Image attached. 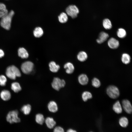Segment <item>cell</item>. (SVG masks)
<instances>
[{"label": "cell", "instance_id": "cell-13", "mask_svg": "<svg viewBox=\"0 0 132 132\" xmlns=\"http://www.w3.org/2000/svg\"><path fill=\"white\" fill-rule=\"evenodd\" d=\"M49 66L50 71L54 73L57 72L60 68L59 65L54 61H51L49 63Z\"/></svg>", "mask_w": 132, "mask_h": 132}, {"label": "cell", "instance_id": "cell-5", "mask_svg": "<svg viewBox=\"0 0 132 132\" xmlns=\"http://www.w3.org/2000/svg\"><path fill=\"white\" fill-rule=\"evenodd\" d=\"M66 11L67 15L73 19L77 17L79 12V9L76 5H74L68 6L66 8Z\"/></svg>", "mask_w": 132, "mask_h": 132}, {"label": "cell", "instance_id": "cell-23", "mask_svg": "<svg viewBox=\"0 0 132 132\" xmlns=\"http://www.w3.org/2000/svg\"><path fill=\"white\" fill-rule=\"evenodd\" d=\"M35 120L38 124L42 125L45 121V119L44 115L41 113H38L35 116Z\"/></svg>", "mask_w": 132, "mask_h": 132}, {"label": "cell", "instance_id": "cell-22", "mask_svg": "<svg viewBox=\"0 0 132 132\" xmlns=\"http://www.w3.org/2000/svg\"><path fill=\"white\" fill-rule=\"evenodd\" d=\"M119 123L121 127L126 128L128 125L129 121L127 118L125 117H122L120 119Z\"/></svg>", "mask_w": 132, "mask_h": 132}, {"label": "cell", "instance_id": "cell-37", "mask_svg": "<svg viewBox=\"0 0 132 132\" xmlns=\"http://www.w3.org/2000/svg\"></svg>", "mask_w": 132, "mask_h": 132}, {"label": "cell", "instance_id": "cell-20", "mask_svg": "<svg viewBox=\"0 0 132 132\" xmlns=\"http://www.w3.org/2000/svg\"><path fill=\"white\" fill-rule=\"evenodd\" d=\"M113 109L115 112L117 114H120L122 112V107L119 101H116L114 103L113 105Z\"/></svg>", "mask_w": 132, "mask_h": 132}, {"label": "cell", "instance_id": "cell-9", "mask_svg": "<svg viewBox=\"0 0 132 132\" xmlns=\"http://www.w3.org/2000/svg\"><path fill=\"white\" fill-rule=\"evenodd\" d=\"M108 44L110 48L114 49L118 47L119 45V43L118 40L112 37L108 41Z\"/></svg>", "mask_w": 132, "mask_h": 132}, {"label": "cell", "instance_id": "cell-1", "mask_svg": "<svg viewBox=\"0 0 132 132\" xmlns=\"http://www.w3.org/2000/svg\"><path fill=\"white\" fill-rule=\"evenodd\" d=\"M14 14V11L11 10L7 15L1 18L0 23L2 27L7 30L10 29L12 18Z\"/></svg>", "mask_w": 132, "mask_h": 132}, {"label": "cell", "instance_id": "cell-27", "mask_svg": "<svg viewBox=\"0 0 132 132\" xmlns=\"http://www.w3.org/2000/svg\"><path fill=\"white\" fill-rule=\"evenodd\" d=\"M31 107L30 105L27 104L23 106L21 109V111L25 115L29 114L31 110Z\"/></svg>", "mask_w": 132, "mask_h": 132}, {"label": "cell", "instance_id": "cell-10", "mask_svg": "<svg viewBox=\"0 0 132 132\" xmlns=\"http://www.w3.org/2000/svg\"><path fill=\"white\" fill-rule=\"evenodd\" d=\"M47 108L48 110L52 113H55L58 110V107L55 101L51 100L48 104Z\"/></svg>", "mask_w": 132, "mask_h": 132}, {"label": "cell", "instance_id": "cell-7", "mask_svg": "<svg viewBox=\"0 0 132 132\" xmlns=\"http://www.w3.org/2000/svg\"><path fill=\"white\" fill-rule=\"evenodd\" d=\"M34 67L33 63L30 61H27L23 63L21 66L22 71L25 74L30 73L33 71Z\"/></svg>", "mask_w": 132, "mask_h": 132}, {"label": "cell", "instance_id": "cell-36", "mask_svg": "<svg viewBox=\"0 0 132 132\" xmlns=\"http://www.w3.org/2000/svg\"><path fill=\"white\" fill-rule=\"evenodd\" d=\"M66 132H77L76 131L72 129H69Z\"/></svg>", "mask_w": 132, "mask_h": 132}, {"label": "cell", "instance_id": "cell-17", "mask_svg": "<svg viewBox=\"0 0 132 132\" xmlns=\"http://www.w3.org/2000/svg\"><path fill=\"white\" fill-rule=\"evenodd\" d=\"M18 54L19 56L22 58H26L29 56L28 53L27 51L24 48H20L18 50Z\"/></svg>", "mask_w": 132, "mask_h": 132}, {"label": "cell", "instance_id": "cell-16", "mask_svg": "<svg viewBox=\"0 0 132 132\" xmlns=\"http://www.w3.org/2000/svg\"><path fill=\"white\" fill-rule=\"evenodd\" d=\"M0 96L1 99L4 101H7L11 98V94L8 90H4L2 91L0 93Z\"/></svg>", "mask_w": 132, "mask_h": 132}, {"label": "cell", "instance_id": "cell-14", "mask_svg": "<svg viewBox=\"0 0 132 132\" xmlns=\"http://www.w3.org/2000/svg\"><path fill=\"white\" fill-rule=\"evenodd\" d=\"M45 122L47 127L50 129L53 128L56 124V122L54 119L50 117L46 118Z\"/></svg>", "mask_w": 132, "mask_h": 132}, {"label": "cell", "instance_id": "cell-31", "mask_svg": "<svg viewBox=\"0 0 132 132\" xmlns=\"http://www.w3.org/2000/svg\"><path fill=\"white\" fill-rule=\"evenodd\" d=\"M7 79L6 77L3 75L0 76V85L2 86H5L6 84Z\"/></svg>", "mask_w": 132, "mask_h": 132}, {"label": "cell", "instance_id": "cell-11", "mask_svg": "<svg viewBox=\"0 0 132 132\" xmlns=\"http://www.w3.org/2000/svg\"><path fill=\"white\" fill-rule=\"evenodd\" d=\"M109 37L107 33L104 32H101L99 34L98 38L97 39V42L101 44L106 41Z\"/></svg>", "mask_w": 132, "mask_h": 132}, {"label": "cell", "instance_id": "cell-29", "mask_svg": "<svg viewBox=\"0 0 132 132\" xmlns=\"http://www.w3.org/2000/svg\"><path fill=\"white\" fill-rule=\"evenodd\" d=\"M117 34L119 37L122 38H124L126 36V32L124 29L121 28L118 29Z\"/></svg>", "mask_w": 132, "mask_h": 132}, {"label": "cell", "instance_id": "cell-2", "mask_svg": "<svg viewBox=\"0 0 132 132\" xmlns=\"http://www.w3.org/2000/svg\"><path fill=\"white\" fill-rule=\"evenodd\" d=\"M6 74L9 78L12 80H15L16 77H19L21 75L19 69L13 65L9 66L7 68Z\"/></svg>", "mask_w": 132, "mask_h": 132}, {"label": "cell", "instance_id": "cell-35", "mask_svg": "<svg viewBox=\"0 0 132 132\" xmlns=\"http://www.w3.org/2000/svg\"><path fill=\"white\" fill-rule=\"evenodd\" d=\"M4 54L3 51L1 49H0V58L3 57Z\"/></svg>", "mask_w": 132, "mask_h": 132}, {"label": "cell", "instance_id": "cell-32", "mask_svg": "<svg viewBox=\"0 0 132 132\" xmlns=\"http://www.w3.org/2000/svg\"><path fill=\"white\" fill-rule=\"evenodd\" d=\"M7 9L4 10H0V18H2L7 15L8 13Z\"/></svg>", "mask_w": 132, "mask_h": 132}, {"label": "cell", "instance_id": "cell-4", "mask_svg": "<svg viewBox=\"0 0 132 132\" xmlns=\"http://www.w3.org/2000/svg\"><path fill=\"white\" fill-rule=\"evenodd\" d=\"M18 111L16 110L9 112L6 117L7 121L11 124L20 122L21 120L18 117Z\"/></svg>", "mask_w": 132, "mask_h": 132}, {"label": "cell", "instance_id": "cell-33", "mask_svg": "<svg viewBox=\"0 0 132 132\" xmlns=\"http://www.w3.org/2000/svg\"><path fill=\"white\" fill-rule=\"evenodd\" d=\"M54 132H65L63 129L60 126L56 127L54 128Z\"/></svg>", "mask_w": 132, "mask_h": 132}, {"label": "cell", "instance_id": "cell-34", "mask_svg": "<svg viewBox=\"0 0 132 132\" xmlns=\"http://www.w3.org/2000/svg\"><path fill=\"white\" fill-rule=\"evenodd\" d=\"M6 9L5 5L3 3H0V10H4Z\"/></svg>", "mask_w": 132, "mask_h": 132}, {"label": "cell", "instance_id": "cell-30", "mask_svg": "<svg viewBox=\"0 0 132 132\" xmlns=\"http://www.w3.org/2000/svg\"><path fill=\"white\" fill-rule=\"evenodd\" d=\"M92 86L96 88L99 87L100 85V82L98 78H94L92 80Z\"/></svg>", "mask_w": 132, "mask_h": 132}, {"label": "cell", "instance_id": "cell-8", "mask_svg": "<svg viewBox=\"0 0 132 132\" xmlns=\"http://www.w3.org/2000/svg\"><path fill=\"white\" fill-rule=\"evenodd\" d=\"M123 108L125 111L128 114H131L132 111V107L130 101L127 99L123 100L122 102Z\"/></svg>", "mask_w": 132, "mask_h": 132}, {"label": "cell", "instance_id": "cell-21", "mask_svg": "<svg viewBox=\"0 0 132 132\" xmlns=\"http://www.w3.org/2000/svg\"><path fill=\"white\" fill-rule=\"evenodd\" d=\"M88 55L87 53L84 51L79 52L77 55V59L79 61L83 62L86 61L88 58Z\"/></svg>", "mask_w": 132, "mask_h": 132}, {"label": "cell", "instance_id": "cell-18", "mask_svg": "<svg viewBox=\"0 0 132 132\" xmlns=\"http://www.w3.org/2000/svg\"><path fill=\"white\" fill-rule=\"evenodd\" d=\"M44 33L42 28L40 27H36L33 31V34L35 37L40 38L42 36Z\"/></svg>", "mask_w": 132, "mask_h": 132}, {"label": "cell", "instance_id": "cell-24", "mask_svg": "<svg viewBox=\"0 0 132 132\" xmlns=\"http://www.w3.org/2000/svg\"><path fill=\"white\" fill-rule=\"evenodd\" d=\"M11 88L14 92L17 93L21 90V87L20 84L17 82L12 83L11 85Z\"/></svg>", "mask_w": 132, "mask_h": 132}, {"label": "cell", "instance_id": "cell-25", "mask_svg": "<svg viewBox=\"0 0 132 132\" xmlns=\"http://www.w3.org/2000/svg\"><path fill=\"white\" fill-rule=\"evenodd\" d=\"M102 24L104 28L106 29H110L112 27L111 22L108 19H104L103 21Z\"/></svg>", "mask_w": 132, "mask_h": 132}, {"label": "cell", "instance_id": "cell-15", "mask_svg": "<svg viewBox=\"0 0 132 132\" xmlns=\"http://www.w3.org/2000/svg\"><path fill=\"white\" fill-rule=\"evenodd\" d=\"M78 79L79 83L83 85H86L88 82V78L85 74H80L78 77Z\"/></svg>", "mask_w": 132, "mask_h": 132}, {"label": "cell", "instance_id": "cell-6", "mask_svg": "<svg viewBox=\"0 0 132 132\" xmlns=\"http://www.w3.org/2000/svg\"><path fill=\"white\" fill-rule=\"evenodd\" d=\"M107 93L110 98L113 99L117 98L120 95L119 91L118 88L113 85L110 86L108 87Z\"/></svg>", "mask_w": 132, "mask_h": 132}, {"label": "cell", "instance_id": "cell-26", "mask_svg": "<svg viewBox=\"0 0 132 132\" xmlns=\"http://www.w3.org/2000/svg\"><path fill=\"white\" fill-rule=\"evenodd\" d=\"M121 60L124 64H127L129 63L131 61V57L128 54L124 53L123 54L121 57Z\"/></svg>", "mask_w": 132, "mask_h": 132}, {"label": "cell", "instance_id": "cell-28", "mask_svg": "<svg viewBox=\"0 0 132 132\" xmlns=\"http://www.w3.org/2000/svg\"><path fill=\"white\" fill-rule=\"evenodd\" d=\"M82 97L83 100L84 101H86L88 99L91 98L92 95L91 93L89 92L85 91L82 93Z\"/></svg>", "mask_w": 132, "mask_h": 132}, {"label": "cell", "instance_id": "cell-3", "mask_svg": "<svg viewBox=\"0 0 132 132\" xmlns=\"http://www.w3.org/2000/svg\"><path fill=\"white\" fill-rule=\"evenodd\" d=\"M66 84V82L65 80L55 77L53 79L51 85L53 89L58 91L62 88L64 87Z\"/></svg>", "mask_w": 132, "mask_h": 132}, {"label": "cell", "instance_id": "cell-19", "mask_svg": "<svg viewBox=\"0 0 132 132\" xmlns=\"http://www.w3.org/2000/svg\"><path fill=\"white\" fill-rule=\"evenodd\" d=\"M68 16L66 12H61L58 16L59 22L62 23L66 22L68 19Z\"/></svg>", "mask_w": 132, "mask_h": 132}, {"label": "cell", "instance_id": "cell-12", "mask_svg": "<svg viewBox=\"0 0 132 132\" xmlns=\"http://www.w3.org/2000/svg\"><path fill=\"white\" fill-rule=\"evenodd\" d=\"M64 68L66 70V72L68 74L73 73L74 70V67L73 65L71 62H67L64 65Z\"/></svg>", "mask_w": 132, "mask_h": 132}]
</instances>
